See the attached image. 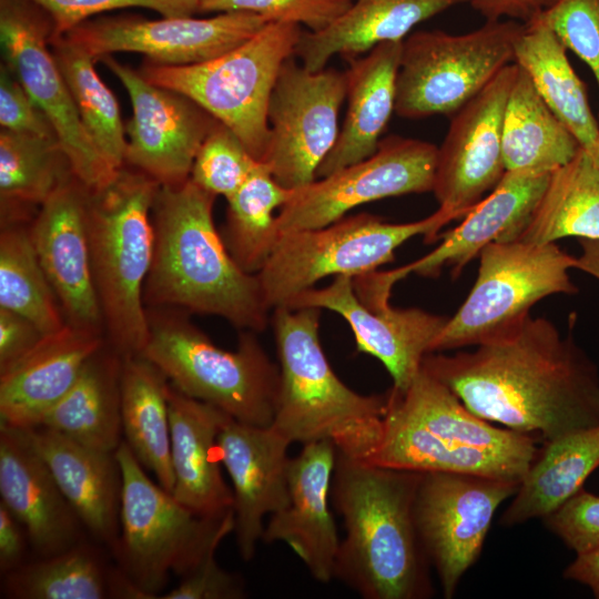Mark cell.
Returning a JSON list of instances; mask_svg holds the SVG:
<instances>
[{
  "instance_id": "44",
  "label": "cell",
  "mask_w": 599,
  "mask_h": 599,
  "mask_svg": "<svg viewBox=\"0 0 599 599\" xmlns=\"http://www.w3.org/2000/svg\"><path fill=\"white\" fill-rule=\"evenodd\" d=\"M353 0H201L199 12L244 11L264 17L268 22L304 24L317 32L339 18Z\"/></svg>"
},
{
  "instance_id": "15",
  "label": "cell",
  "mask_w": 599,
  "mask_h": 599,
  "mask_svg": "<svg viewBox=\"0 0 599 599\" xmlns=\"http://www.w3.org/2000/svg\"><path fill=\"white\" fill-rule=\"evenodd\" d=\"M519 483L423 473L414 504L415 524L445 598L454 597L463 576L479 558L496 510L515 495Z\"/></svg>"
},
{
  "instance_id": "50",
  "label": "cell",
  "mask_w": 599,
  "mask_h": 599,
  "mask_svg": "<svg viewBox=\"0 0 599 599\" xmlns=\"http://www.w3.org/2000/svg\"><path fill=\"white\" fill-rule=\"evenodd\" d=\"M43 336L28 318L0 307V372L29 353Z\"/></svg>"
},
{
  "instance_id": "33",
  "label": "cell",
  "mask_w": 599,
  "mask_h": 599,
  "mask_svg": "<svg viewBox=\"0 0 599 599\" xmlns=\"http://www.w3.org/2000/svg\"><path fill=\"white\" fill-rule=\"evenodd\" d=\"M370 464L419 473H457L520 481L531 463L444 441L388 406Z\"/></svg>"
},
{
  "instance_id": "42",
  "label": "cell",
  "mask_w": 599,
  "mask_h": 599,
  "mask_svg": "<svg viewBox=\"0 0 599 599\" xmlns=\"http://www.w3.org/2000/svg\"><path fill=\"white\" fill-rule=\"evenodd\" d=\"M72 176L70 162L57 138L1 129V207L41 205Z\"/></svg>"
},
{
  "instance_id": "52",
  "label": "cell",
  "mask_w": 599,
  "mask_h": 599,
  "mask_svg": "<svg viewBox=\"0 0 599 599\" xmlns=\"http://www.w3.org/2000/svg\"><path fill=\"white\" fill-rule=\"evenodd\" d=\"M558 0H470L471 7L487 21L508 20L528 23L550 9Z\"/></svg>"
},
{
  "instance_id": "24",
  "label": "cell",
  "mask_w": 599,
  "mask_h": 599,
  "mask_svg": "<svg viewBox=\"0 0 599 599\" xmlns=\"http://www.w3.org/2000/svg\"><path fill=\"white\" fill-rule=\"evenodd\" d=\"M551 173L506 171L493 189L465 216L463 222L438 238L441 243L423 257L402 266L405 275L436 277L445 267L453 276L493 242L519 238L537 209Z\"/></svg>"
},
{
  "instance_id": "13",
  "label": "cell",
  "mask_w": 599,
  "mask_h": 599,
  "mask_svg": "<svg viewBox=\"0 0 599 599\" xmlns=\"http://www.w3.org/2000/svg\"><path fill=\"white\" fill-rule=\"evenodd\" d=\"M53 22L32 0H0V40L6 67L50 120L73 175L90 191L111 184L113 169L87 132L49 50Z\"/></svg>"
},
{
  "instance_id": "37",
  "label": "cell",
  "mask_w": 599,
  "mask_h": 599,
  "mask_svg": "<svg viewBox=\"0 0 599 599\" xmlns=\"http://www.w3.org/2000/svg\"><path fill=\"white\" fill-rule=\"evenodd\" d=\"M564 237L599 240V170L583 148L551 173L518 240L548 244Z\"/></svg>"
},
{
  "instance_id": "55",
  "label": "cell",
  "mask_w": 599,
  "mask_h": 599,
  "mask_svg": "<svg viewBox=\"0 0 599 599\" xmlns=\"http://www.w3.org/2000/svg\"><path fill=\"white\" fill-rule=\"evenodd\" d=\"M587 151L590 154L595 165L599 170V135H598L597 140L595 141V143L591 145V148L588 149Z\"/></svg>"
},
{
  "instance_id": "11",
  "label": "cell",
  "mask_w": 599,
  "mask_h": 599,
  "mask_svg": "<svg viewBox=\"0 0 599 599\" xmlns=\"http://www.w3.org/2000/svg\"><path fill=\"white\" fill-rule=\"evenodd\" d=\"M524 23L487 21L463 34L417 31L403 40L395 113L406 119L453 115L514 62Z\"/></svg>"
},
{
  "instance_id": "25",
  "label": "cell",
  "mask_w": 599,
  "mask_h": 599,
  "mask_svg": "<svg viewBox=\"0 0 599 599\" xmlns=\"http://www.w3.org/2000/svg\"><path fill=\"white\" fill-rule=\"evenodd\" d=\"M22 429L84 529L111 550L119 536L122 496L116 453L83 445L42 425Z\"/></svg>"
},
{
  "instance_id": "53",
  "label": "cell",
  "mask_w": 599,
  "mask_h": 599,
  "mask_svg": "<svg viewBox=\"0 0 599 599\" xmlns=\"http://www.w3.org/2000/svg\"><path fill=\"white\" fill-rule=\"evenodd\" d=\"M564 577L588 587L599 599V548L576 555L565 571Z\"/></svg>"
},
{
  "instance_id": "38",
  "label": "cell",
  "mask_w": 599,
  "mask_h": 599,
  "mask_svg": "<svg viewBox=\"0 0 599 599\" xmlns=\"http://www.w3.org/2000/svg\"><path fill=\"white\" fill-rule=\"evenodd\" d=\"M113 571L99 549L82 540L63 552L38 557L3 575L1 597L108 599L112 598Z\"/></svg>"
},
{
  "instance_id": "19",
  "label": "cell",
  "mask_w": 599,
  "mask_h": 599,
  "mask_svg": "<svg viewBox=\"0 0 599 599\" xmlns=\"http://www.w3.org/2000/svg\"><path fill=\"white\" fill-rule=\"evenodd\" d=\"M517 64L510 63L451 116L433 185L439 207L464 217L506 172L502 119Z\"/></svg>"
},
{
  "instance_id": "43",
  "label": "cell",
  "mask_w": 599,
  "mask_h": 599,
  "mask_svg": "<svg viewBox=\"0 0 599 599\" xmlns=\"http://www.w3.org/2000/svg\"><path fill=\"white\" fill-rule=\"evenodd\" d=\"M257 164L236 134L217 122L196 153L190 179L205 191L227 199Z\"/></svg>"
},
{
  "instance_id": "9",
  "label": "cell",
  "mask_w": 599,
  "mask_h": 599,
  "mask_svg": "<svg viewBox=\"0 0 599 599\" xmlns=\"http://www.w3.org/2000/svg\"><path fill=\"white\" fill-rule=\"evenodd\" d=\"M457 216L440 207L408 223H389L377 215H346L326 226L282 233L256 274L270 311L285 306L300 293L328 276L356 277L394 260L406 241L423 235L438 240L439 230Z\"/></svg>"
},
{
  "instance_id": "21",
  "label": "cell",
  "mask_w": 599,
  "mask_h": 599,
  "mask_svg": "<svg viewBox=\"0 0 599 599\" xmlns=\"http://www.w3.org/2000/svg\"><path fill=\"white\" fill-rule=\"evenodd\" d=\"M291 445L272 425L255 426L231 416L217 435V456L233 486V532L245 561L262 540L263 518L288 502Z\"/></svg>"
},
{
  "instance_id": "54",
  "label": "cell",
  "mask_w": 599,
  "mask_h": 599,
  "mask_svg": "<svg viewBox=\"0 0 599 599\" xmlns=\"http://www.w3.org/2000/svg\"><path fill=\"white\" fill-rule=\"evenodd\" d=\"M581 255L575 257V267L599 280V240L578 238Z\"/></svg>"
},
{
  "instance_id": "2",
  "label": "cell",
  "mask_w": 599,
  "mask_h": 599,
  "mask_svg": "<svg viewBox=\"0 0 599 599\" xmlns=\"http://www.w3.org/2000/svg\"><path fill=\"white\" fill-rule=\"evenodd\" d=\"M215 197L191 179L160 185L152 207L154 250L144 305L216 315L241 331L258 333L268 324L270 308L257 275L236 263L214 225Z\"/></svg>"
},
{
  "instance_id": "1",
  "label": "cell",
  "mask_w": 599,
  "mask_h": 599,
  "mask_svg": "<svg viewBox=\"0 0 599 599\" xmlns=\"http://www.w3.org/2000/svg\"><path fill=\"white\" fill-rule=\"evenodd\" d=\"M569 329L529 315L512 331L454 355L428 353L422 367L475 415L551 440L599 425V370Z\"/></svg>"
},
{
  "instance_id": "29",
  "label": "cell",
  "mask_w": 599,
  "mask_h": 599,
  "mask_svg": "<svg viewBox=\"0 0 599 599\" xmlns=\"http://www.w3.org/2000/svg\"><path fill=\"white\" fill-rule=\"evenodd\" d=\"M470 0H353L327 28L303 31L295 57L309 71L326 68L334 55L346 61L388 41H403L418 23Z\"/></svg>"
},
{
  "instance_id": "35",
  "label": "cell",
  "mask_w": 599,
  "mask_h": 599,
  "mask_svg": "<svg viewBox=\"0 0 599 599\" xmlns=\"http://www.w3.org/2000/svg\"><path fill=\"white\" fill-rule=\"evenodd\" d=\"M170 380L143 355L123 358L121 424L123 440L158 484L172 494L171 434L167 394Z\"/></svg>"
},
{
  "instance_id": "22",
  "label": "cell",
  "mask_w": 599,
  "mask_h": 599,
  "mask_svg": "<svg viewBox=\"0 0 599 599\" xmlns=\"http://www.w3.org/2000/svg\"><path fill=\"white\" fill-rule=\"evenodd\" d=\"M336 454L328 440L303 445L290 461L288 502L272 514L262 535L266 544L281 541L291 547L323 583L334 579L341 544L328 507Z\"/></svg>"
},
{
  "instance_id": "4",
  "label": "cell",
  "mask_w": 599,
  "mask_h": 599,
  "mask_svg": "<svg viewBox=\"0 0 599 599\" xmlns=\"http://www.w3.org/2000/svg\"><path fill=\"white\" fill-rule=\"evenodd\" d=\"M321 311L273 309L280 389L271 425L292 444L328 440L339 454L367 460L383 437L388 394L361 395L337 377L321 345Z\"/></svg>"
},
{
  "instance_id": "23",
  "label": "cell",
  "mask_w": 599,
  "mask_h": 599,
  "mask_svg": "<svg viewBox=\"0 0 599 599\" xmlns=\"http://www.w3.org/2000/svg\"><path fill=\"white\" fill-rule=\"evenodd\" d=\"M1 502L24 527L38 557L84 540V527L22 428L0 425Z\"/></svg>"
},
{
  "instance_id": "27",
  "label": "cell",
  "mask_w": 599,
  "mask_h": 599,
  "mask_svg": "<svg viewBox=\"0 0 599 599\" xmlns=\"http://www.w3.org/2000/svg\"><path fill=\"white\" fill-rule=\"evenodd\" d=\"M167 404L172 495L199 516L223 518L233 510V491L221 474L216 439L230 415L183 394L171 383Z\"/></svg>"
},
{
  "instance_id": "48",
  "label": "cell",
  "mask_w": 599,
  "mask_h": 599,
  "mask_svg": "<svg viewBox=\"0 0 599 599\" xmlns=\"http://www.w3.org/2000/svg\"><path fill=\"white\" fill-rule=\"evenodd\" d=\"M216 551V550H215ZM215 551L207 554L180 583L162 593V599H243L246 597L242 577L221 568Z\"/></svg>"
},
{
  "instance_id": "51",
  "label": "cell",
  "mask_w": 599,
  "mask_h": 599,
  "mask_svg": "<svg viewBox=\"0 0 599 599\" xmlns=\"http://www.w3.org/2000/svg\"><path fill=\"white\" fill-rule=\"evenodd\" d=\"M30 545L24 527L0 501V572L1 576L24 562L27 546Z\"/></svg>"
},
{
  "instance_id": "10",
  "label": "cell",
  "mask_w": 599,
  "mask_h": 599,
  "mask_svg": "<svg viewBox=\"0 0 599 599\" xmlns=\"http://www.w3.org/2000/svg\"><path fill=\"white\" fill-rule=\"evenodd\" d=\"M575 257L555 243L493 242L479 253L476 282L432 346L433 352L478 346L512 331L552 294H576L568 271Z\"/></svg>"
},
{
  "instance_id": "26",
  "label": "cell",
  "mask_w": 599,
  "mask_h": 599,
  "mask_svg": "<svg viewBox=\"0 0 599 599\" xmlns=\"http://www.w3.org/2000/svg\"><path fill=\"white\" fill-rule=\"evenodd\" d=\"M105 343L104 334L68 323L44 335L29 353L0 372V425H37Z\"/></svg>"
},
{
  "instance_id": "14",
  "label": "cell",
  "mask_w": 599,
  "mask_h": 599,
  "mask_svg": "<svg viewBox=\"0 0 599 599\" xmlns=\"http://www.w3.org/2000/svg\"><path fill=\"white\" fill-rule=\"evenodd\" d=\"M346 75L334 68L309 71L287 59L268 103V142L262 163L283 187L297 190L316 180L338 133Z\"/></svg>"
},
{
  "instance_id": "46",
  "label": "cell",
  "mask_w": 599,
  "mask_h": 599,
  "mask_svg": "<svg viewBox=\"0 0 599 599\" xmlns=\"http://www.w3.org/2000/svg\"><path fill=\"white\" fill-rule=\"evenodd\" d=\"M53 22L52 38L69 32L93 16L123 8H145L162 17H193L201 0H32Z\"/></svg>"
},
{
  "instance_id": "17",
  "label": "cell",
  "mask_w": 599,
  "mask_h": 599,
  "mask_svg": "<svg viewBox=\"0 0 599 599\" xmlns=\"http://www.w3.org/2000/svg\"><path fill=\"white\" fill-rule=\"evenodd\" d=\"M268 21L256 13L231 11L211 18L113 16L89 19L61 35L94 59L113 52L143 53L150 62L189 65L238 47Z\"/></svg>"
},
{
  "instance_id": "47",
  "label": "cell",
  "mask_w": 599,
  "mask_h": 599,
  "mask_svg": "<svg viewBox=\"0 0 599 599\" xmlns=\"http://www.w3.org/2000/svg\"><path fill=\"white\" fill-rule=\"evenodd\" d=\"M576 555L599 548V496L583 488L544 519Z\"/></svg>"
},
{
  "instance_id": "31",
  "label": "cell",
  "mask_w": 599,
  "mask_h": 599,
  "mask_svg": "<svg viewBox=\"0 0 599 599\" xmlns=\"http://www.w3.org/2000/svg\"><path fill=\"white\" fill-rule=\"evenodd\" d=\"M122 363L123 357L106 342L89 357L72 387L37 425L83 445L115 451L123 440Z\"/></svg>"
},
{
  "instance_id": "49",
  "label": "cell",
  "mask_w": 599,
  "mask_h": 599,
  "mask_svg": "<svg viewBox=\"0 0 599 599\" xmlns=\"http://www.w3.org/2000/svg\"><path fill=\"white\" fill-rule=\"evenodd\" d=\"M0 124L10 131L57 138L48 116L6 65L0 71Z\"/></svg>"
},
{
  "instance_id": "34",
  "label": "cell",
  "mask_w": 599,
  "mask_h": 599,
  "mask_svg": "<svg viewBox=\"0 0 599 599\" xmlns=\"http://www.w3.org/2000/svg\"><path fill=\"white\" fill-rule=\"evenodd\" d=\"M516 63L530 79L554 114L588 150L599 135V123L589 105L586 87L567 57L557 34L537 18L524 23L514 49Z\"/></svg>"
},
{
  "instance_id": "7",
  "label": "cell",
  "mask_w": 599,
  "mask_h": 599,
  "mask_svg": "<svg viewBox=\"0 0 599 599\" xmlns=\"http://www.w3.org/2000/svg\"><path fill=\"white\" fill-rule=\"evenodd\" d=\"M115 453L122 496L111 554L145 599L160 598L171 573L185 576L233 532V510L220 519L199 516L151 480L124 440Z\"/></svg>"
},
{
  "instance_id": "41",
  "label": "cell",
  "mask_w": 599,
  "mask_h": 599,
  "mask_svg": "<svg viewBox=\"0 0 599 599\" xmlns=\"http://www.w3.org/2000/svg\"><path fill=\"white\" fill-rule=\"evenodd\" d=\"M0 307L28 318L43 335L67 324L38 258L30 229L13 222H3L1 226Z\"/></svg>"
},
{
  "instance_id": "16",
  "label": "cell",
  "mask_w": 599,
  "mask_h": 599,
  "mask_svg": "<svg viewBox=\"0 0 599 599\" xmlns=\"http://www.w3.org/2000/svg\"><path fill=\"white\" fill-rule=\"evenodd\" d=\"M437 152L418 139H382L373 155L293 190L277 213L280 235L326 226L369 202L433 191Z\"/></svg>"
},
{
  "instance_id": "12",
  "label": "cell",
  "mask_w": 599,
  "mask_h": 599,
  "mask_svg": "<svg viewBox=\"0 0 599 599\" xmlns=\"http://www.w3.org/2000/svg\"><path fill=\"white\" fill-rule=\"evenodd\" d=\"M398 281L395 270H376L356 277L339 275L327 286L300 293L285 306L316 307L341 315L354 334L357 351L377 358L389 373L393 388L402 392L432 353L449 316L390 305V293Z\"/></svg>"
},
{
  "instance_id": "28",
  "label": "cell",
  "mask_w": 599,
  "mask_h": 599,
  "mask_svg": "<svg viewBox=\"0 0 599 599\" xmlns=\"http://www.w3.org/2000/svg\"><path fill=\"white\" fill-rule=\"evenodd\" d=\"M403 41L374 47L365 57L348 60L347 110L337 140L319 165L316 179L373 155L395 112L396 79Z\"/></svg>"
},
{
  "instance_id": "20",
  "label": "cell",
  "mask_w": 599,
  "mask_h": 599,
  "mask_svg": "<svg viewBox=\"0 0 599 599\" xmlns=\"http://www.w3.org/2000/svg\"><path fill=\"white\" fill-rule=\"evenodd\" d=\"M88 194L75 176L65 181L40 205L30 235L65 322L104 334L91 265Z\"/></svg>"
},
{
  "instance_id": "6",
  "label": "cell",
  "mask_w": 599,
  "mask_h": 599,
  "mask_svg": "<svg viewBox=\"0 0 599 599\" xmlns=\"http://www.w3.org/2000/svg\"><path fill=\"white\" fill-rule=\"evenodd\" d=\"M146 313L149 337L141 355L176 389L238 422L255 426L273 423L280 367L270 359L255 332L241 331L237 348L225 351L192 323L186 311L149 307Z\"/></svg>"
},
{
  "instance_id": "39",
  "label": "cell",
  "mask_w": 599,
  "mask_h": 599,
  "mask_svg": "<svg viewBox=\"0 0 599 599\" xmlns=\"http://www.w3.org/2000/svg\"><path fill=\"white\" fill-rule=\"evenodd\" d=\"M291 195L292 190L278 184L267 166L258 162L242 186L226 199L222 237L245 272L257 274L268 260L280 238L275 212Z\"/></svg>"
},
{
  "instance_id": "5",
  "label": "cell",
  "mask_w": 599,
  "mask_h": 599,
  "mask_svg": "<svg viewBox=\"0 0 599 599\" xmlns=\"http://www.w3.org/2000/svg\"><path fill=\"white\" fill-rule=\"evenodd\" d=\"M160 184L121 170L88 194V232L94 285L108 344L123 358L141 355L149 337L143 288L154 250L152 207Z\"/></svg>"
},
{
  "instance_id": "36",
  "label": "cell",
  "mask_w": 599,
  "mask_h": 599,
  "mask_svg": "<svg viewBox=\"0 0 599 599\" xmlns=\"http://www.w3.org/2000/svg\"><path fill=\"white\" fill-rule=\"evenodd\" d=\"M501 139L506 171L552 173L581 148L519 67L506 102Z\"/></svg>"
},
{
  "instance_id": "45",
  "label": "cell",
  "mask_w": 599,
  "mask_h": 599,
  "mask_svg": "<svg viewBox=\"0 0 599 599\" xmlns=\"http://www.w3.org/2000/svg\"><path fill=\"white\" fill-rule=\"evenodd\" d=\"M538 18L590 68L599 89V0H558Z\"/></svg>"
},
{
  "instance_id": "18",
  "label": "cell",
  "mask_w": 599,
  "mask_h": 599,
  "mask_svg": "<svg viewBox=\"0 0 599 599\" xmlns=\"http://www.w3.org/2000/svg\"><path fill=\"white\" fill-rule=\"evenodd\" d=\"M100 59L122 82L133 106L125 126V162L160 185L187 181L200 146L219 121L187 97L149 82L110 54Z\"/></svg>"
},
{
  "instance_id": "32",
  "label": "cell",
  "mask_w": 599,
  "mask_h": 599,
  "mask_svg": "<svg viewBox=\"0 0 599 599\" xmlns=\"http://www.w3.org/2000/svg\"><path fill=\"white\" fill-rule=\"evenodd\" d=\"M599 467V425L546 440L500 518L516 526L556 511Z\"/></svg>"
},
{
  "instance_id": "3",
  "label": "cell",
  "mask_w": 599,
  "mask_h": 599,
  "mask_svg": "<svg viewBox=\"0 0 599 599\" xmlns=\"http://www.w3.org/2000/svg\"><path fill=\"white\" fill-rule=\"evenodd\" d=\"M422 475L336 454L331 497L346 535L334 579L365 599H423L433 592L414 516Z\"/></svg>"
},
{
  "instance_id": "30",
  "label": "cell",
  "mask_w": 599,
  "mask_h": 599,
  "mask_svg": "<svg viewBox=\"0 0 599 599\" xmlns=\"http://www.w3.org/2000/svg\"><path fill=\"white\" fill-rule=\"evenodd\" d=\"M388 406L439 439L531 463L537 455L534 436L496 427L470 412L444 383L420 367L405 390L392 387Z\"/></svg>"
},
{
  "instance_id": "8",
  "label": "cell",
  "mask_w": 599,
  "mask_h": 599,
  "mask_svg": "<svg viewBox=\"0 0 599 599\" xmlns=\"http://www.w3.org/2000/svg\"><path fill=\"white\" fill-rule=\"evenodd\" d=\"M301 26L268 22L238 47L189 65L148 61L140 73L149 82L176 91L226 125L258 162L265 153L272 91L284 62L295 55Z\"/></svg>"
},
{
  "instance_id": "40",
  "label": "cell",
  "mask_w": 599,
  "mask_h": 599,
  "mask_svg": "<svg viewBox=\"0 0 599 599\" xmlns=\"http://www.w3.org/2000/svg\"><path fill=\"white\" fill-rule=\"evenodd\" d=\"M50 44L91 140L113 169L122 170L128 145L125 128L115 97L94 69L95 59L63 37L52 38Z\"/></svg>"
}]
</instances>
